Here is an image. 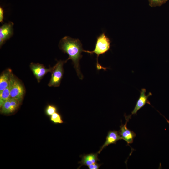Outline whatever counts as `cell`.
Listing matches in <instances>:
<instances>
[{"instance_id": "obj_1", "label": "cell", "mask_w": 169, "mask_h": 169, "mask_svg": "<svg viewBox=\"0 0 169 169\" xmlns=\"http://www.w3.org/2000/svg\"><path fill=\"white\" fill-rule=\"evenodd\" d=\"M59 46L62 51L68 55L69 58L66 61L72 60L78 76L82 79L83 76L80 70L79 61L82 57L81 53L83 49L80 40L66 36L60 40Z\"/></svg>"}, {"instance_id": "obj_2", "label": "cell", "mask_w": 169, "mask_h": 169, "mask_svg": "<svg viewBox=\"0 0 169 169\" xmlns=\"http://www.w3.org/2000/svg\"><path fill=\"white\" fill-rule=\"evenodd\" d=\"M111 41L110 39L106 36L105 32H103L97 37L95 43V47L92 51L83 50V52L92 54H95L97 55L96 68L98 70L103 69L106 70V68L102 66L99 63L98 58L101 55L105 53L110 49Z\"/></svg>"}, {"instance_id": "obj_3", "label": "cell", "mask_w": 169, "mask_h": 169, "mask_svg": "<svg viewBox=\"0 0 169 169\" xmlns=\"http://www.w3.org/2000/svg\"><path fill=\"white\" fill-rule=\"evenodd\" d=\"M10 83L11 85L10 97L17 100L21 103L25 93L23 85L12 74L11 77Z\"/></svg>"}, {"instance_id": "obj_4", "label": "cell", "mask_w": 169, "mask_h": 169, "mask_svg": "<svg viewBox=\"0 0 169 169\" xmlns=\"http://www.w3.org/2000/svg\"><path fill=\"white\" fill-rule=\"evenodd\" d=\"M66 61L60 60L52 68L51 78L48 84L49 86H59L64 73L63 64Z\"/></svg>"}, {"instance_id": "obj_5", "label": "cell", "mask_w": 169, "mask_h": 169, "mask_svg": "<svg viewBox=\"0 0 169 169\" xmlns=\"http://www.w3.org/2000/svg\"><path fill=\"white\" fill-rule=\"evenodd\" d=\"M131 116L130 115L125 116L126 123L124 125L121 124L119 131V133L122 139L125 141L128 145L133 142L134 139L136 136V134L133 131L128 129L127 127V124Z\"/></svg>"}, {"instance_id": "obj_6", "label": "cell", "mask_w": 169, "mask_h": 169, "mask_svg": "<svg viewBox=\"0 0 169 169\" xmlns=\"http://www.w3.org/2000/svg\"><path fill=\"white\" fill-rule=\"evenodd\" d=\"M30 69L38 82L48 72H51L52 68H47L43 64L32 63L30 65Z\"/></svg>"}, {"instance_id": "obj_7", "label": "cell", "mask_w": 169, "mask_h": 169, "mask_svg": "<svg viewBox=\"0 0 169 169\" xmlns=\"http://www.w3.org/2000/svg\"><path fill=\"white\" fill-rule=\"evenodd\" d=\"M20 103L17 100L10 97L0 107V112L6 114L12 113L17 109Z\"/></svg>"}, {"instance_id": "obj_8", "label": "cell", "mask_w": 169, "mask_h": 169, "mask_svg": "<svg viewBox=\"0 0 169 169\" xmlns=\"http://www.w3.org/2000/svg\"><path fill=\"white\" fill-rule=\"evenodd\" d=\"M13 23L10 22L3 25L0 28V45L1 46L7 40L9 39L13 33Z\"/></svg>"}, {"instance_id": "obj_9", "label": "cell", "mask_w": 169, "mask_h": 169, "mask_svg": "<svg viewBox=\"0 0 169 169\" xmlns=\"http://www.w3.org/2000/svg\"><path fill=\"white\" fill-rule=\"evenodd\" d=\"M146 90L145 88H142L140 92L139 97L137 100L136 105L131 112V115H136L137 111L142 108L146 103L150 104V102L148 100L149 97L152 95L151 93L149 92L147 95L146 94Z\"/></svg>"}, {"instance_id": "obj_10", "label": "cell", "mask_w": 169, "mask_h": 169, "mask_svg": "<svg viewBox=\"0 0 169 169\" xmlns=\"http://www.w3.org/2000/svg\"><path fill=\"white\" fill-rule=\"evenodd\" d=\"M121 139H122L118 131H109L108 132L105 141L97 153L100 154L102 150L108 145L111 144H115L117 141Z\"/></svg>"}, {"instance_id": "obj_11", "label": "cell", "mask_w": 169, "mask_h": 169, "mask_svg": "<svg viewBox=\"0 0 169 169\" xmlns=\"http://www.w3.org/2000/svg\"><path fill=\"white\" fill-rule=\"evenodd\" d=\"M98 154L90 153L82 156L81 161L79 162L80 164V166L78 168H79L83 165L88 166L96 162L97 161H99L98 158Z\"/></svg>"}, {"instance_id": "obj_12", "label": "cell", "mask_w": 169, "mask_h": 169, "mask_svg": "<svg viewBox=\"0 0 169 169\" xmlns=\"http://www.w3.org/2000/svg\"><path fill=\"white\" fill-rule=\"evenodd\" d=\"M12 74L10 69H7L1 74L0 76V92L8 86Z\"/></svg>"}, {"instance_id": "obj_13", "label": "cell", "mask_w": 169, "mask_h": 169, "mask_svg": "<svg viewBox=\"0 0 169 169\" xmlns=\"http://www.w3.org/2000/svg\"><path fill=\"white\" fill-rule=\"evenodd\" d=\"M10 84L9 82L8 87L0 92V107L10 97Z\"/></svg>"}, {"instance_id": "obj_14", "label": "cell", "mask_w": 169, "mask_h": 169, "mask_svg": "<svg viewBox=\"0 0 169 169\" xmlns=\"http://www.w3.org/2000/svg\"><path fill=\"white\" fill-rule=\"evenodd\" d=\"M50 120L55 124H61L63 121L60 115L57 112H56L51 116Z\"/></svg>"}, {"instance_id": "obj_15", "label": "cell", "mask_w": 169, "mask_h": 169, "mask_svg": "<svg viewBox=\"0 0 169 169\" xmlns=\"http://www.w3.org/2000/svg\"><path fill=\"white\" fill-rule=\"evenodd\" d=\"M151 7L161 6L165 3L168 0H148Z\"/></svg>"}, {"instance_id": "obj_16", "label": "cell", "mask_w": 169, "mask_h": 169, "mask_svg": "<svg viewBox=\"0 0 169 169\" xmlns=\"http://www.w3.org/2000/svg\"><path fill=\"white\" fill-rule=\"evenodd\" d=\"M57 111V108L56 106L52 105H49L45 109V113L47 115L51 116Z\"/></svg>"}, {"instance_id": "obj_17", "label": "cell", "mask_w": 169, "mask_h": 169, "mask_svg": "<svg viewBox=\"0 0 169 169\" xmlns=\"http://www.w3.org/2000/svg\"><path fill=\"white\" fill-rule=\"evenodd\" d=\"M101 165V164H99L95 162L88 166L89 169H98L99 168Z\"/></svg>"}, {"instance_id": "obj_18", "label": "cell", "mask_w": 169, "mask_h": 169, "mask_svg": "<svg viewBox=\"0 0 169 169\" xmlns=\"http://www.w3.org/2000/svg\"><path fill=\"white\" fill-rule=\"evenodd\" d=\"M4 18V10L2 7H0V22L2 23L3 21Z\"/></svg>"}]
</instances>
